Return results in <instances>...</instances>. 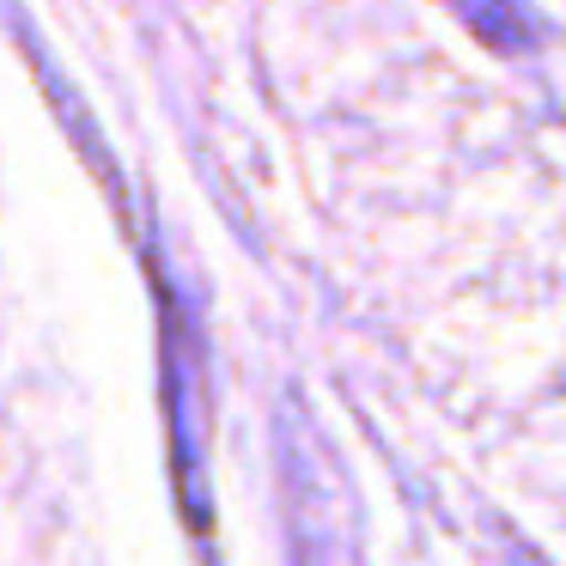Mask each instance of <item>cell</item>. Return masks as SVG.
<instances>
[{"instance_id":"6da1fadb","label":"cell","mask_w":566,"mask_h":566,"mask_svg":"<svg viewBox=\"0 0 566 566\" xmlns=\"http://www.w3.org/2000/svg\"><path fill=\"white\" fill-rule=\"evenodd\" d=\"M457 13L469 19V31H475L481 43H493V50L517 55L536 43V13H530V0H451Z\"/></svg>"}]
</instances>
